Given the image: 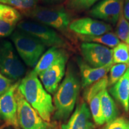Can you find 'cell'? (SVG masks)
I'll return each mask as SVG.
<instances>
[{
	"label": "cell",
	"instance_id": "6da1fadb",
	"mask_svg": "<svg viewBox=\"0 0 129 129\" xmlns=\"http://www.w3.org/2000/svg\"><path fill=\"white\" fill-rule=\"evenodd\" d=\"M81 85L77 72L70 63L68 66L64 79L54 94V120L66 121L69 118L75 108Z\"/></svg>",
	"mask_w": 129,
	"mask_h": 129
},
{
	"label": "cell",
	"instance_id": "7a4b0ae2",
	"mask_svg": "<svg viewBox=\"0 0 129 129\" xmlns=\"http://www.w3.org/2000/svg\"><path fill=\"white\" fill-rule=\"evenodd\" d=\"M18 88L26 101L40 115L44 120L50 122L55 110L52 97L45 89L34 71L28 72L22 79Z\"/></svg>",
	"mask_w": 129,
	"mask_h": 129
},
{
	"label": "cell",
	"instance_id": "3957f363",
	"mask_svg": "<svg viewBox=\"0 0 129 129\" xmlns=\"http://www.w3.org/2000/svg\"><path fill=\"white\" fill-rule=\"evenodd\" d=\"M11 39L24 63L34 68L44 54L46 46L35 37L20 29L13 32Z\"/></svg>",
	"mask_w": 129,
	"mask_h": 129
},
{
	"label": "cell",
	"instance_id": "277c9868",
	"mask_svg": "<svg viewBox=\"0 0 129 129\" xmlns=\"http://www.w3.org/2000/svg\"><path fill=\"white\" fill-rule=\"evenodd\" d=\"M27 15L37 22L60 32L69 37L70 16L63 8L35 7L26 12Z\"/></svg>",
	"mask_w": 129,
	"mask_h": 129
},
{
	"label": "cell",
	"instance_id": "5b68a950",
	"mask_svg": "<svg viewBox=\"0 0 129 129\" xmlns=\"http://www.w3.org/2000/svg\"><path fill=\"white\" fill-rule=\"evenodd\" d=\"M15 96L17 104V121L22 129H58L56 122H48L26 101L17 88Z\"/></svg>",
	"mask_w": 129,
	"mask_h": 129
},
{
	"label": "cell",
	"instance_id": "8992f818",
	"mask_svg": "<svg viewBox=\"0 0 129 129\" xmlns=\"http://www.w3.org/2000/svg\"><path fill=\"white\" fill-rule=\"evenodd\" d=\"M19 29L28 34L46 46L68 49L70 46L55 30L47 26L33 21H22L17 24Z\"/></svg>",
	"mask_w": 129,
	"mask_h": 129
},
{
	"label": "cell",
	"instance_id": "52a82bcc",
	"mask_svg": "<svg viewBox=\"0 0 129 129\" xmlns=\"http://www.w3.org/2000/svg\"><path fill=\"white\" fill-rule=\"evenodd\" d=\"M0 72L13 81H19L25 75L26 68L11 42H0Z\"/></svg>",
	"mask_w": 129,
	"mask_h": 129
},
{
	"label": "cell",
	"instance_id": "ba28073f",
	"mask_svg": "<svg viewBox=\"0 0 129 129\" xmlns=\"http://www.w3.org/2000/svg\"><path fill=\"white\" fill-rule=\"evenodd\" d=\"M84 60L91 67H103L113 63L112 51L107 47L93 43H83L80 46Z\"/></svg>",
	"mask_w": 129,
	"mask_h": 129
},
{
	"label": "cell",
	"instance_id": "9c48e42d",
	"mask_svg": "<svg viewBox=\"0 0 129 129\" xmlns=\"http://www.w3.org/2000/svg\"><path fill=\"white\" fill-rule=\"evenodd\" d=\"M68 59L67 51L60 56L50 67L38 75L42 84L48 93L54 94L65 75L66 64Z\"/></svg>",
	"mask_w": 129,
	"mask_h": 129
},
{
	"label": "cell",
	"instance_id": "30bf717a",
	"mask_svg": "<svg viewBox=\"0 0 129 129\" xmlns=\"http://www.w3.org/2000/svg\"><path fill=\"white\" fill-rule=\"evenodd\" d=\"M124 4V0H101L91 7L88 14L93 19L116 25Z\"/></svg>",
	"mask_w": 129,
	"mask_h": 129
},
{
	"label": "cell",
	"instance_id": "8fae6325",
	"mask_svg": "<svg viewBox=\"0 0 129 129\" xmlns=\"http://www.w3.org/2000/svg\"><path fill=\"white\" fill-rule=\"evenodd\" d=\"M69 29L78 35L85 36H98L112 30L110 24L90 17H84L72 21L69 24Z\"/></svg>",
	"mask_w": 129,
	"mask_h": 129
},
{
	"label": "cell",
	"instance_id": "7c38bea8",
	"mask_svg": "<svg viewBox=\"0 0 129 129\" xmlns=\"http://www.w3.org/2000/svg\"><path fill=\"white\" fill-rule=\"evenodd\" d=\"M18 81L7 90L0 95V117L9 124L19 127L17 121V104L15 92L18 88Z\"/></svg>",
	"mask_w": 129,
	"mask_h": 129
},
{
	"label": "cell",
	"instance_id": "4fadbf2b",
	"mask_svg": "<svg viewBox=\"0 0 129 129\" xmlns=\"http://www.w3.org/2000/svg\"><path fill=\"white\" fill-rule=\"evenodd\" d=\"M92 116L86 102H82L77 105L76 108L62 129H94Z\"/></svg>",
	"mask_w": 129,
	"mask_h": 129
},
{
	"label": "cell",
	"instance_id": "5bb4252c",
	"mask_svg": "<svg viewBox=\"0 0 129 129\" xmlns=\"http://www.w3.org/2000/svg\"><path fill=\"white\" fill-rule=\"evenodd\" d=\"M77 62L81 77V84L83 88L88 87L105 77L114 64L111 63L103 67L94 68L90 66L80 57L77 58Z\"/></svg>",
	"mask_w": 129,
	"mask_h": 129
},
{
	"label": "cell",
	"instance_id": "9a60e30c",
	"mask_svg": "<svg viewBox=\"0 0 129 129\" xmlns=\"http://www.w3.org/2000/svg\"><path fill=\"white\" fill-rule=\"evenodd\" d=\"M109 92L127 112L129 109V67L121 78L111 87Z\"/></svg>",
	"mask_w": 129,
	"mask_h": 129
},
{
	"label": "cell",
	"instance_id": "2e32d148",
	"mask_svg": "<svg viewBox=\"0 0 129 129\" xmlns=\"http://www.w3.org/2000/svg\"><path fill=\"white\" fill-rule=\"evenodd\" d=\"M21 19V15L14 8L6 6L0 14V37L12 34L16 26Z\"/></svg>",
	"mask_w": 129,
	"mask_h": 129
},
{
	"label": "cell",
	"instance_id": "e0dca14e",
	"mask_svg": "<svg viewBox=\"0 0 129 129\" xmlns=\"http://www.w3.org/2000/svg\"><path fill=\"white\" fill-rule=\"evenodd\" d=\"M65 52H67L65 49L50 47L43 54L33 71L38 75L50 67Z\"/></svg>",
	"mask_w": 129,
	"mask_h": 129
},
{
	"label": "cell",
	"instance_id": "ac0fdd59",
	"mask_svg": "<svg viewBox=\"0 0 129 129\" xmlns=\"http://www.w3.org/2000/svg\"><path fill=\"white\" fill-rule=\"evenodd\" d=\"M101 105L105 122H109L117 118L118 111L115 102L105 89L101 95Z\"/></svg>",
	"mask_w": 129,
	"mask_h": 129
},
{
	"label": "cell",
	"instance_id": "d6986e66",
	"mask_svg": "<svg viewBox=\"0 0 129 129\" xmlns=\"http://www.w3.org/2000/svg\"><path fill=\"white\" fill-rule=\"evenodd\" d=\"M78 38L83 43H93L105 46L107 47L114 48L121 43L117 35L114 32H108L105 34L98 36H85L78 35Z\"/></svg>",
	"mask_w": 129,
	"mask_h": 129
},
{
	"label": "cell",
	"instance_id": "ffe728a7",
	"mask_svg": "<svg viewBox=\"0 0 129 129\" xmlns=\"http://www.w3.org/2000/svg\"><path fill=\"white\" fill-rule=\"evenodd\" d=\"M102 91L85 100V102H87L89 105L93 120L94 123L98 125H102L105 122L101 105V95Z\"/></svg>",
	"mask_w": 129,
	"mask_h": 129
},
{
	"label": "cell",
	"instance_id": "44dd1931",
	"mask_svg": "<svg viewBox=\"0 0 129 129\" xmlns=\"http://www.w3.org/2000/svg\"><path fill=\"white\" fill-rule=\"evenodd\" d=\"M115 34L121 41L129 44V23L124 14V8L121 11L116 24Z\"/></svg>",
	"mask_w": 129,
	"mask_h": 129
},
{
	"label": "cell",
	"instance_id": "7402d4cb",
	"mask_svg": "<svg viewBox=\"0 0 129 129\" xmlns=\"http://www.w3.org/2000/svg\"><path fill=\"white\" fill-rule=\"evenodd\" d=\"M112 62L114 64L124 63L129 65L128 45L124 43H120L113 48Z\"/></svg>",
	"mask_w": 129,
	"mask_h": 129
},
{
	"label": "cell",
	"instance_id": "603a6c76",
	"mask_svg": "<svg viewBox=\"0 0 129 129\" xmlns=\"http://www.w3.org/2000/svg\"><path fill=\"white\" fill-rule=\"evenodd\" d=\"M101 0H67V8L74 12H81L92 7L98 1Z\"/></svg>",
	"mask_w": 129,
	"mask_h": 129
},
{
	"label": "cell",
	"instance_id": "cb8c5ba5",
	"mask_svg": "<svg viewBox=\"0 0 129 129\" xmlns=\"http://www.w3.org/2000/svg\"><path fill=\"white\" fill-rule=\"evenodd\" d=\"M108 86V77L106 75L104 78L90 85L85 90L83 94L85 101L91 98V96L98 94L104 90L106 89Z\"/></svg>",
	"mask_w": 129,
	"mask_h": 129
},
{
	"label": "cell",
	"instance_id": "d4e9b609",
	"mask_svg": "<svg viewBox=\"0 0 129 129\" xmlns=\"http://www.w3.org/2000/svg\"><path fill=\"white\" fill-rule=\"evenodd\" d=\"M129 65L124 63L114 64L110 69L108 78V86L111 87L115 84L126 72Z\"/></svg>",
	"mask_w": 129,
	"mask_h": 129
},
{
	"label": "cell",
	"instance_id": "484cf974",
	"mask_svg": "<svg viewBox=\"0 0 129 129\" xmlns=\"http://www.w3.org/2000/svg\"><path fill=\"white\" fill-rule=\"evenodd\" d=\"M38 0H8L7 4L21 10L28 12L37 7Z\"/></svg>",
	"mask_w": 129,
	"mask_h": 129
},
{
	"label": "cell",
	"instance_id": "4316f807",
	"mask_svg": "<svg viewBox=\"0 0 129 129\" xmlns=\"http://www.w3.org/2000/svg\"><path fill=\"white\" fill-rule=\"evenodd\" d=\"M102 129H129V120L124 117H117L107 122Z\"/></svg>",
	"mask_w": 129,
	"mask_h": 129
},
{
	"label": "cell",
	"instance_id": "83f0119b",
	"mask_svg": "<svg viewBox=\"0 0 129 129\" xmlns=\"http://www.w3.org/2000/svg\"><path fill=\"white\" fill-rule=\"evenodd\" d=\"M14 83V81L5 77L0 72V95L7 91Z\"/></svg>",
	"mask_w": 129,
	"mask_h": 129
},
{
	"label": "cell",
	"instance_id": "f1b7e54d",
	"mask_svg": "<svg viewBox=\"0 0 129 129\" xmlns=\"http://www.w3.org/2000/svg\"><path fill=\"white\" fill-rule=\"evenodd\" d=\"M124 14L125 19L129 21V0H124Z\"/></svg>",
	"mask_w": 129,
	"mask_h": 129
},
{
	"label": "cell",
	"instance_id": "f546056e",
	"mask_svg": "<svg viewBox=\"0 0 129 129\" xmlns=\"http://www.w3.org/2000/svg\"><path fill=\"white\" fill-rule=\"evenodd\" d=\"M42 1L48 3H53L57 2V1H59V0H42Z\"/></svg>",
	"mask_w": 129,
	"mask_h": 129
},
{
	"label": "cell",
	"instance_id": "4dcf8cb0",
	"mask_svg": "<svg viewBox=\"0 0 129 129\" xmlns=\"http://www.w3.org/2000/svg\"><path fill=\"white\" fill-rule=\"evenodd\" d=\"M7 2H8V0H0V3H3V4H7Z\"/></svg>",
	"mask_w": 129,
	"mask_h": 129
},
{
	"label": "cell",
	"instance_id": "1f68e13d",
	"mask_svg": "<svg viewBox=\"0 0 129 129\" xmlns=\"http://www.w3.org/2000/svg\"><path fill=\"white\" fill-rule=\"evenodd\" d=\"M5 127H6V125H3L1 127H0V129H3L4 128H5Z\"/></svg>",
	"mask_w": 129,
	"mask_h": 129
},
{
	"label": "cell",
	"instance_id": "d6a6232c",
	"mask_svg": "<svg viewBox=\"0 0 129 129\" xmlns=\"http://www.w3.org/2000/svg\"><path fill=\"white\" fill-rule=\"evenodd\" d=\"M7 129H14V128H10H10H8Z\"/></svg>",
	"mask_w": 129,
	"mask_h": 129
},
{
	"label": "cell",
	"instance_id": "836d02e7",
	"mask_svg": "<svg viewBox=\"0 0 129 129\" xmlns=\"http://www.w3.org/2000/svg\"><path fill=\"white\" fill-rule=\"evenodd\" d=\"M128 51H129V45H128Z\"/></svg>",
	"mask_w": 129,
	"mask_h": 129
},
{
	"label": "cell",
	"instance_id": "e575fe53",
	"mask_svg": "<svg viewBox=\"0 0 129 129\" xmlns=\"http://www.w3.org/2000/svg\"><path fill=\"white\" fill-rule=\"evenodd\" d=\"M128 45H129V44H128Z\"/></svg>",
	"mask_w": 129,
	"mask_h": 129
}]
</instances>
